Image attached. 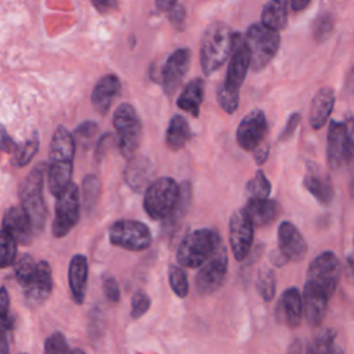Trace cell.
<instances>
[{
  "instance_id": "cell-1",
  "label": "cell",
  "mask_w": 354,
  "mask_h": 354,
  "mask_svg": "<svg viewBox=\"0 0 354 354\" xmlns=\"http://www.w3.org/2000/svg\"><path fill=\"white\" fill-rule=\"evenodd\" d=\"M75 147L73 134L66 127L58 126L51 138L47 165L48 188L54 196H59L71 184Z\"/></svg>"
},
{
  "instance_id": "cell-2",
  "label": "cell",
  "mask_w": 354,
  "mask_h": 354,
  "mask_svg": "<svg viewBox=\"0 0 354 354\" xmlns=\"http://www.w3.org/2000/svg\"><path fill=\"white\" fill-rule=\"evenodd\" d=\"M250 68V55L241 32H234L232 51L224 82L217 90V100L220 106L227 113H234L239 104V88L245 80L248 69Z\"/></svg>"
},
{
  "instance_id": "cell-3",
  "label": "cell",
  "mask_w": 354,
  "mask_h": 354,
  "mask_svg": "<svg viewBox=\"0 0 354 354\" xmlns=\"http://www.w3.org/2000/svg\"><path fill=\"white\" fill-rule=\"evenodd\" d=\"M234 32L220 21L212 22L203 32L201 40V66L206 76L220 69L232 51Z\"/></svg>"
},
{
  "instance_id": "cell-4",
  "label": "cell",
  "mask_w": 354,
  "mask_h": 354,
  "mask_svg": "<svg viewBox=\"0 0 354 354\" xmlns=\"http://www.w3.org/2000/svg\"><path fill=\"white\" fill-rule=\"evenodd\" d=\"M46 171L47 165L44 162L36 165L19 188L21 207L26 213L35 231L41 230L47 218V207L43 198V181Z\"/></svg>"
},
{
  "instance_id": "cell-5",
  "label": "cell",
  "mask_w": 354,
  "mask_h": 354,
  "mask_svg": "<svg viewBox=\"0 0 354 354\" xmlns=\"http://www.w3.org/2000/svg\"><path fill=\"white\" fill-rule=\"evenodd\" d=\"M223 243L220 235L207 228L189 232L183 238L177 249V261L183 267L196 268L206 263Z\"/></svg>"
},
{
  "instance_id": "cell-6",
  "label": "cell",
  "mask_w": 354,
  "mask_h": 354,
  "mask_svg": "<svg viewBox=\"0 0 354 354\" xmlns=\"http://www.w3.org/2000/svg\"><path fill=\"white\" fill-rule=\"evenodd\" d=\"M245 43L250 55V68L261 71L275 57L281 37L278 30H274L261 22H256L248 28Z\"/></svg>"
},
{
  "instance_id": "cell-7",
  "label": "cell",
  "mask_w": 354,
  "mask_h": 354,
  "mask_svg": "<svg viewBox=\"0 0 354 354\" xmlns=\"http://www.w3.org/2000/svg\"><path fill=\"white\" fill-rule=\"evenodd\" d=\"M113 127L116 130V144L124 158H131L140 145L142 126L131 104H120L113 113Z\"/></svg>"
},
{
  "instance_id": "cell-8",
  "label": "cell",
  "mask_w": 354,
  "mask_h": 354,
  "mask_svg": "<svg viewBox=\"0 0 354 354\" xmlns=\"http://www.w3.org/2000/svg\"><path fill=\"white\" fill-rule=\"evenodd\" d=\"M180 195V187L171 177H160L147 187L144 209L153 220H165L174 209Z\"/></svg>"
},
{
  "instance_id": "cell-9",
  "label": "cell",
  "mask_w": 354,
  "mask_h": 354,
  "mask_svg": "<svg viewBox=\"0 0 354 354\" xmlns=\"http://www.w3.org/2000/svg\"><path fill=\"white\" fill-rule=\"evenodd\" d=\"M80 217V194L77 187L71 183L69 187L57 196L55 217L53 221V234L57 238L65 236L79 221Z\"/></svg>"
},
{
  "instance_id": "cell-10",
  "label": "cell",
  "mask_w": 354,
  "mask_h": 354,
  "mask_svg": "<svg viewBox=\"0 0 354 354\" xmlns=\"http://www.w3.org/2000/svg\"><path fill=\"white\" fill-rule=\"evenodd\" d=\"M109 239L113 245L127 250H145L151 245L149 228L137 220H119L109 228Z\"/></svg>"
},
{
  "instance_id": "cell-11",
  "label": "cell",
  "mask_w": 354,
  "mask_h": 354,
  "mask_svg": "<svg viewBox=\"0 0 354 354\" xmlns=\"http://www.w3.org/2000/svg\"><path fill=\"white\" fill-rule=\"evenodd\" d=\"M342 267L332 252H324L317 256L307 271V281L322 289L329 297L333 295L340 279Z\"/></svg>"
},
{
  "instance_id": "cell-12",
  "label": "cell",
  "mask_w": 354,
  "mask_h": 354,
  "mask_svg": "<svg viewBox=\"0 0 354 354\" xmlns=\"http://www.w3.org/2000/svg\"><path fill=\"white\" fill-rule=\"evenodd\" d=\"M227 250L221 243L213 256L201 266L196 278L195 286L199 295H210L216 292L224 282L227 275Z\"/></svg>"
},
{
  "instance_id": "cell-13",
  "label": "cell",
  "mask_w": 354,
  "mask_h": 354,
  "mask_svg": "<svg viewBox=\"0 0 354 354\" xmlns=\"http://www.w3.org/2000/svg\"><path fill=\"white\" fill-rule=\"evenodd\" d=\"M253 223L245 209H238L230 218V245L236 260H243L252 248Z\"/></svg>"
},
{
  "instance_id": "cell-14",
  "label": "cell",
  "mask_w": 354,
  "mask_h": 354,
  "mask_svg": "<svg viewBox=\"0 0 354 354\" xmlns=\"http://www.w3.org/2000/svg\"><path fill=\"white\" fill-rule=\"evenodd\" d=\"M191 51L188 48H177L173 51L160 71V82L166 95H171L180 87L184 76L188 72Z\"/></svg>"
},
{
  "instance_id": "cell-15",
  "label": "cell",
  "mask_w": 354,
  "mask_h": 354,
  "mask_svg": "<svg viewBox=\"0 0 354 354\" xmlns=\"http://www.w3.org/2000/svg\"><path fill=\"white\" fill-rule=\"evenodd\" d=\"M266 131V115L260 109H253L241 120L236 129V141L245 151H254L260 144H263Z\"/></svg>"
},
{
  "instance_id": "cell-16",
  "label": "cell",
  "mask_w": 354,
  "mask_h": 354,
  "mask_svg": "<svg viewBox=\"0 0 354 354\" xmlns=\"http://www.w3.org/2000/svg\"><path fill=\"white\" fill-rule=\"evenodd\" d=\"M350 138H351V133L347 129L344 122L332 120L329 123L326 155H328V163L332 169H339L343 163H346Z\"/></svg>"
},
{
  "instance_id": "cell-17",
  "label": "cell",
  "mask_w": 354,
  "mask_h": 354,
  "mask_svg": "<svg viewBox=\"0 0 354 354\" xmlns=\"http://www.w3.org/2000/svg\"><path fill=\"white\" fill-rule=\"evenodd\" d=\"M279 252L290 261H301L307 253V243L299 230L289 221H282L278 227Z\"/></svg>"
},
{
  "instance_id": "cell-18",
  "label": "cell",
  "mask_w": 354,
  "mask_h": 354,
  "mask_svg": "<svg viewBox=\"0 0 354 354\" xmlns=\"http://www.w3.org/2000/svg\"><path fill=\"white\" fill-rule=\"evenodd\" d=\"M329 296L311 282H306L303 295V310L310 325L318 326L325 318Z\"/></svg>"
},
{
  "instance_id": "cell-19",
  "label": "cell",
  "mask_w": 354,
  "mask_h": 354,
  "mask_svg": "<svg viewBox=\"0 0 354 354\" xmlns=\"http://www.w3.org/2000/svg\"><path fill=\"white\" fill-rule=\"evenodd\" d=\"M303 315V301L299 290L296 288L286 289L277 304L275 317L277 319L290 328H296L301 322Z\"/></svg>"
},
{
  "instance_id": "cell-20",
  "label": "cell",
  "mask_w": 354,
  "mask_h": 354,
  "mask_svg": "<svg viewBox=\"0 0 354 354\" xmlns=\"http://www.w3.org/2000/svg\"><path fill=\"white\" fill-rule=\"evenodd\" d=\"M1 227L7 231L18 243L28 245L33 236V227L22 207L11 206L6 210Z\"/></svg>"
},
{
  "instance_id": "cell-21",
  "label": "cell",
  "mask_w": 354,
  "mask_h": 354,
  "mask_svg": "<svg viewBox=\"0 0 354 354\" xmlns=\"http://www.w3.org/2000/svg\"><path fill=\"white\" fill-rule=\"evenodd\" d=\"M122 83L116 75H104L94 86L91 91V104L95 111L101 115H105L113 100L120 94Z\"/></svg>"
},
{
  "instance_id": "cell-22",
  "label": "cell",
  "mask_w": 354,
  "mask_h": 354,
  "mask_svg": "<svg viewBox=\"0 0 354 354\" xmlns=\"http://www.w3.org/2000/svg\"><path fill=\"white\" fill-rule=\"evenodd\" d=\"M53 289V277L51 268L47 261L41 260L36 266V277L33 282L25 288V297L29 303L39 304L44 301Z\"/></svg>"
},
{
  "instance_id": "cell-23",
  "label": "cell",
  "mask_w": 354,
  "mask_h": 354,
  "mask_svg": "<svg viewBox=\"0 0 354 354\" xmlns=\"http://www.w3.org/2000/svg\"><path fill=\"white\" fill-rule=\"evenodd\" d=\"M87 272H88L87 259L83 254H75L69 263L68 279H69V288H71L72 297L77 304L83 303V300H84Z\"/></svg>"
},
{
  "instance_id": "cell-24",
  "label": "cell",
  "mask_w": 354,
  "mask_h": 354,
  "mask_svg": "<svg viewBox=\"0 0 354 354\" xmlns=\"http://www.w3.org/2000/svg\"><path fill=\"white\" fill-rule=\"evenodd\" d=\"M335 105V93L330 87H322L317 91L313 98L310 108V123L313 129H321L326 120Z\"/></svg>"
},
{
  "instance_id": "cell-25",
  "label": "cell",
  "mask_w": 354,
  "mask_h": 354,
  "mask_svg": "<svg viewBox=\"0 0 354 354\" xmlns=\"http://www.w3.org/2000/svg\"><path fill=\"white\" fill-rule=\"evenodd\" d=\"M304 187L319 203L325 206L329 205L333 199V187L329 178L321 174V171L314 166H308L304 177Z\"/></svg>"
},
{
  "instance_id": "cell-26",
  "label": "cell",
  "mask_w": 354,
  "mask_h": 354,
  "mask_svg": "<svg viewBox=\"0 0 354 354\" xmlns=\"http://www.w3.org/2000/svg\"><path fill=\"white\" fill-rule=\"evenodd\" d=\"M152 174H153V167L149 159L144 156H136V158H131L129 165L126 166L124 178H126V183L134 191H141L144 187H147Z\"/></svg>"
},
{
  "instance_id": "cell-27",
  "label": "cell",
  "mask_w": 354,
  "mask_h": 354,
  "mask_svg": "<svg viewBox=\"0 0 354 354\" xmlns=\"http://www.w3.org/2000/svg\"><path fill=\"white\" fill-rule=\"evenodd\" d=\"M203 90H205L203 79L196 77L188 82L177 98V106L191 113L192 116L198 118L201 104L203 101Z\"/></svg>"
},
{
  "instance_id": "cell-28",
  "label": "cell",
  "mask_w": 354,
  "mask_h": 354,
  "mask_svg": "<svg viewBox=\"0 0 354 354\" xmlns=\"http://www.w3.org/2000/svg\"><path fill=\"white\" fill-rule=\"evenodd\" d=\"M243 209L252 220L253 225L256 227H264L271 224L279 213V205L271 199L248 201Z\"/></svg>"
},
{
  "instance_id": "cell-29",
  "label": "cell",
  "mask_w": 354,
  "mask_h": 354,
  "mask_svg": "<svg viewBox=\"0 0 354 354\" xmlns=\"http://www.w3.org/2000/svg\"><path fill=\"white\" fill-rule=\"evenodd\" d=\"M191 129L188 122L181 115H174L166 130V145L171 151H178L191 138Z\"/></svg>"
},
{
  "instance_id": "cell-30",
  "label": "cell",
  "mask_w": 354,
  "mask_h": 354,
  "mask_svg": "<svg viewBox=\"0 0 354 354\" xmlns=\"http://www.w3.org/2000/svg\"><path fill=\"white\" fill-rule=\"evenodd\" d=\"M288 1L289 0H270L263 7L261 24L274 30L283 29L288 21Z\"/></svg>"
},
{
  "instance_id": "cell-31",
  "label": "cell",
  "mask_w": 354,
  "mask_h": 354,
  "mask_svg": "<svg viewBox=\"0 0 354 354\" xmlns=\"http://www.w3.org/2000/svg\"><path fill=\"white\" fill-rule=\"evenodd\" d=\"M36 266L37 263H35L29 254H22L17 259L14 272H15L17 281L19 282L21 286H24V289L33 282L36 277Z\"/></svg>"
},
{
  "instance_id": "cell-32",
  "label": "cell",
  "mask_w": 354,
  "mask_h": 354,
  "mask_svg": "<svg viewBox=\"0 0 354 354\" xmlns=\"http://www.w3.org/2000/svg\"><path fill=\"white\" fill-rule=\"evenodd\" d=\"M246 196L248 201H261V199H268L270 191H271V185L268 178L266 177V174L259 170L253 178L249 180V183L246 184Z\"/></svg>"
},
{
  "instance_id": "cell-33",
  "label": "cell",
  "mask_w": 354,
  "mask_h": 354,
  "mask_svg": "<svg viewBox=\"0 0 354 354\" xmlns=\"http://www.w3.org/2000/svg\"><path fill=\"white\" fill-rule=\"evenodd\" d=\"M191 201V184L188 181L183 183V185L180 187V195H178V201L174 206V209L171 210V213L165 218L166 220V227L171 228L176 225V223H178L183 217L185 210L188 209Z\"/></svg>"
},
{
  "instance_id": "cell-34",
  "label": "cell",
  "mask_w": 354,
  "mask_h": 354,
  "mask_svg": "<svg viewBox=\"0 0 354 354\" xmlns=\"http://www.w3.org/2000/svg\"><path fill=\"white\" fill-rule=\"evenodd\" d=\"M39 149V137L37 134H33L29 140H26L24 144L18 145L15 152L12 153V162L15 166L22 167L30 162V159L35 156V153Z\"/></svg>"
},
{
  "instance_id": "cell-35",
  "label": "cell",
  "mask_w": 354,
  "mask_h": 354,
  "mask_svg": "<svg viewBox=\"0 0 354 354\" xmlns=\"http://www.w3.org/2000/svg\"><path fill=\"white\" fill-rule=\"evenodd\" d=\"M17 241L3 228L0 230V268H6L15 261Z\"/></svg>"
},
{
  "instance_id": "cell-36",
  "label": "cell",
  "mask_w": 354,
  "mask_h": 354,
  "mask_svg": "<svg viewBox=\"0 0 354 354\" xmlns=\"http://www.w3.org/2000/svg\"><path fill=\"white\" fill-rule=\"evenodd\" d=\"M256 288H257L260 296L266 301L272 300V297L275 295V275L270 268L263 267L259 271L257 281H256Z\"/></svg>"
},
{
  "instance_id": "cell-37",
  "label": "cell",
  "mask_w": 354,
  "mask_h": 354,
  "mask_svg": "<svg viewBox=\"0 0 354 354\" xmlns=\"http://www.w3.org/2000/svg\"><path fill=\"white\" fill-rule=\"evenodd\" d=\"M100 195V180L94 174L84 177L82 184V202L86 209H91Z\"/></svg>"
},
{
  "instance_id": "cell-38",
  "label": "cell",
  "mask_w": 354,
  "mask_h": 354,
  "mask_svg": "<svg viewBox=\"0 0 354 354\" xmlns=\"http://www.w3.org/2000/svg\"><path fill=\"white\" fill-rule=\"evenodd\" d=\"M97 131H98L97 123H94L93 120H86L76 127L73 133L75 142L79 144L82 148H88L94 142Z\"/></svg>"
},
{
  "instance_id": "cell-39",
  "label": "cell",
  "mask_w": 354,
  "mask_h": 354,
  "mask_svg": "<svg viewBox=\"0 0 354 354\" xmlns=\"http://www.w3.org/2000/svg\"><path fill=\"white\" fill-rule=\"evenodd\" d=\"M333 30V17L329 11L318 14L313 24V35L317 41L326 40Z\"/></svg>"
},
{
  "instance_id": "cell-40",
  "label": "cell",
  "mask_w": 354,
  "mask_h": 354,
  "mask_svg": "<svg viewBox=\"0 0 354 354\" xmlns=\"http://www.w3.org/2000/svg\"><path fill=\"white\" fill-rule=\"evenodd\" d=\"M169 283L173 292L178 297H185L188 293V279L183 268L177 266H170L169 267Z\"/></svg>"
},
{
  "instance_id": "cell-41",
  "label": "cell",
  "mask_w": 354,
  "mask_h": 354,
  "mask_svg": "<svg viewBox=\"0 0 354 354\" xmlns=\"http://www.w3.org/2000/svg\"><path fill=\"white\" fill-rule=\"evenodd\" d=\"M44 354H71L65 336L61 332L50 335L44 343Z\"/></svg>"
},
{
  "instance_id": "cell-42",
  "label": "cell",
  "mask_w": 354,
  "mask_h": 354,
  "mask_svg": "<svg viewBox=\"0 0 354 354\" xmlns=\"http://www.w3.org/2000/svg\"><path fill=\"white\" fill-rule=\"evenodd\" d=\"M151 306V300L144 290H137L131 297V317L140 318L144 315Z\"/></svg>"
},
{
  "instance_id": "cell-43",
  "label": "cell",
  "mask_w": 354,
  "mask_h": 354,
  "mask_svg": "<svg viewBox=\"0 0 354 354\" xmlns=\"http://www.w3.org/2000/svg\"><path fill=\"white\" fill-rule=\"evenodd\" d=\"M8 308H10L8 292L6 288L0 286V328H4L7 330H10L12 325V321L8 315Z\"/></svg>"
},
{
  "instance_id": "cell-44",
  "label": "cell",
  "mask_w": 354,
  "mask_h": 354,
  "mask_svg": "<svg viewBox=\"0 0 354 354\" xmlns=\"http://www.w3.org/2000/svg\"><path fill=\"white\" fill-rule=\"evenodd\" d=\"M102 290L105 297L111 301V303H116L120 299V292H119V285L116 282V279L109 275L105 274L102 275Z\"/></svg>"
},
{
  "instance_id": "cell-45",
  "label": "cell",
  "mask_w": 354,
  "mask_h": 354,
  "mask_svg": "<svg viewBox=\"0 0 354 354\" xmlns=\"http://www.w3.org/2000/svg\"><path fill=\"white\" fill-rule=\"evenodd\" d=\"M169 19L171 21V24L177 28V29H183L184 28V22H185V10L181 4H176L170 11H169Z\"/></svg>"
},
{
  "instance_id": "cell-46",
  "label": "cell",
  "mask_w": 354,
  "mask_h": 354,
  "mask_svg": "<svg viewBox=\"0 0 354 354\" xmlns=\"http://www.w3.org/2000/svg\"><path fill=\"white\" fill-rule=\"evenodd\" d=\"M299 122H300V113H297V112L292 113V115L289 116L288 122H286L285 129L282 130V133H281V136H279V140H281V141L288 140V138L293 134V131L296 130V127H297Z\"/></svg>"
},
{
  "instance_id": "cell-47",
  "label": "cell",
  "mask_w": 354,
  "mask_h": 354,
  "mask_svg": "<svg viewBox=\"0 0 354 354\" xmlns=\"http://www.w3.org/2000/svg\"><path fill=\"white\" fill-rule=\"evenodd\" d=\"M17 147L18 144L8 136V133L3 127H0V149L8 153H14Z\"/></svg>"
},
{
  "instance_id": "cell-48",
  "label": "cell",
  "mask_w": 354,
  "mask_h": 354,
  "mask_svg": "<svg viewBox=\"0 0 354 354\" xmlns=\"http://www.w3.org/2000/svg\"><path fill=\"white\" fill-rule=\"evenodd\" d=\"M91 4L100 14H108L118 8V0H91Z\"/></svg>"
},
{
  "instance_id": "cell-49",
  "label": "cell",
  "mask_w": 354,
  "mask_h": 354,
  "mask_svg": "<svg viewBox=\"0 0 354 354\" xmlns=\"http://www.w3.org/2000/svg\"><path fill=\"white\" fill-rule=\"evenodd\" d=\"M268 151H270V147L268 144H260L256 149H254V159L257 162V165H261L267 160V156H268Z\"/></svg>"
},
{
  "instance_id": "cell-50",
  "label": "cell",
  "mask_w": 354,
  "mask_h": 354,
  "mask_svg": "<svg viewBox=\"0 0 354 354\" xmlns=\"http://www.w3.org/2000/svg\"><path fill=\"white\" fill-rule=\"evenodd\" d=\"M155 4L159 11L169 12L177 4V0H155Z\"/></svg>"
},
{
  "instance_id": "cell-51",
  "label": "cell",
  "mask_w": 354,
  "mask_h": 354,
  "mask_svg": "<svg viewBox=\"0 0 354 354\" xmlns=\"http://www.w3.org/2000/svg\"><path fill=\"white\" fill-rule=\"evenodd\" d=\"M7 332L6 329H0V354H10L8 351V342H7Z\"/></svg>"
},
{
  "instance_id": "cell-52",
  "label": "cell",
  "mask_w": 354,
  "mask_h": 354,
  "mask_svg": "<svg viewBox=\"0 0 354 354\" xmlns=\"http://www.w3.org/2000/svg\"><path fill=\"white\" fill-rule=\"evenodd\" d=\"M346 163H347V165H350V167H353V169H354V138H350V141H348Z\"/></svg>"
},
{
  "instance_id": "cell-53",
  "label": "cell",
  "mask_w": 354,
  "mask_h": 354,
  "mask_svg": "<svg viewBox=\"0 0 354 354\" xmlns=\"http://www.w3.org/2000/svg\"><path fill=\"white\" fill-rule=\"evenodd\" d=\"M310 1L311 0H289V4L293 11H301L310 4Z\"/></svg>"
},
{
  "instance_id": "cell-54",
  "label": "cell",
  "mask_w": 354,
  "mask_h": 354,
  "mask_svg": "<svg viewBox=\"0 0 354 354\" xmlns=\"http://www.w3.org/2000/svg\"><path fill=\"white\" fill-rule=\"evenodd\" d=\"M301 351H303V348H301V342H300L299 339H295V340L289 344L286 354H301Z\"/></svg>"
},
{
  "instance_id": "cell-55",
  "label": "cell",
  "mask_w": 354,
  "mask_h": 354,
  "mask_svg": "<svg viewBox=\"0 0 354 354\" xmlns=\"http://www.w3.org/2000/svg\"><path fill=\"white\" fill-rule=\"evenodd\" d=\"M271 261L275 264V266H283L288 260L285 259V256L278 250V252H274V253H271Z\"/></svg>"
},
{
  "instance_id": "cell-56",
  "label": "cell",
  "mask_w": 354,
  "mask_h": 354,
  "mask_svg": "<svg viewBox=\"0 0 354 354\" xmlns=\"http://www.w3.org/2000/svg\"><path fill=\"white\" fill-rule=\"evenodd\" d=\"M346 271H347V275L354 279V253L350 254L346 260Z\"/></svg>"
},
{
  "instance_id": "cell-57",
  "label": "cell",
  "mask_w": 354,
  "mask_h": 354,
  "mask_svg": "<svg viewBox=\"0 0 354 354\" xmlns=\"http://www.w3.org/2000/svg\"><path fill=\"white\" fill-rule=\"evenodd\" d=\"M330 354H344V351H343L342 347H333L332 351H330Z\"/></svg>"
},
{
  "instance_id": "cell-58",
  "label": "cell",
  "mask_w": 354,
  "mask_h": 354,
  "mask_svg": "<svg viewBox=\"0 0 354 354\" xmlns=\"http://www.w3.org/2000/svg\"><path fill=\"white\" fill-rule=\"evenodd\" d=\"M71 354H86V353H84V351H82L80 348H75V350H72V351H71Z\"/></svg>"
},
{
  "instance_id": "cell-59",
  "label": "cell",
  "mask_w": 354,
  "mask_h": 354,
  "mask_svg": "<svg viewBox=\"0 0 354 354\" xmlns=\"http://www.w3.org/2000/svg\"><path fill=\"white\" fill-rule=\"evenodd\" d=\"M306 354H315V353H313V351H311V350H308V348H307V351H306Z\"/></svg>"
}]
</instances>
